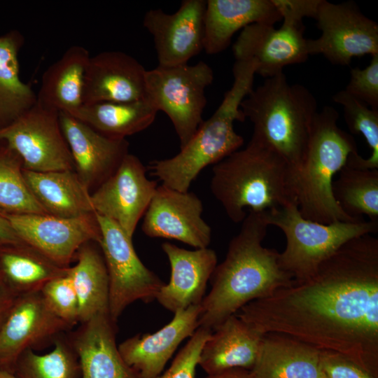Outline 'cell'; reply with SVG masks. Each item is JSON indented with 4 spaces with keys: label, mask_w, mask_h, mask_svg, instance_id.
Returning a JSON list of instances; mask_svg holds the SVG:
<instances>
[{
    "label": "cell",
    "mask_w": 378,
    "mask_h": 378,
    "mask_svg": "<svg viewBox=\"0 0 378 378\" xmlns=\"http://www.w3.org/2000/svg\"><path fill=\"white\" fill-rule=\"evenodd\" d=\"M235 314L263 335L339 353L378 378V239L366 234L349 240L307 279Z\"/></svg>",
    "instance_id": "cell-1"
},
{
    "label": "cell",
    "mask_w": 378,
    "mask_h": 378,
    "mask_svg": "<svg viewBox=\"0 0 378 378\" xmlns=\"http://www.w3.org/2000/svg\"><path fill=\"white\" fill-rule=\"evenodd\" d=\"M320 363L326 378H374L346 356L337 352L321 351Z\"/></svg>",
    "instance_id": "cell-39"
},
{
    "label": "cell",
    "mask_w": 378,
    "mask_h": 378,
    "mask_svg": "<svg viewBox=\"0 0 378 378\" xmlns=\"http://www.w3.org/2000/svg\"><path fill=\"white\" fill-rule=\"evenodd\" d=\"M59 122L74 171L92 192L116 171L129 153V143L105 136L64 112H59Z\"/></svg>",
    "instance_id": "cell-18"
},
{
    "label": "cell",
    "mask_w": 378,
    "mask_h": 378,
    "mask_svg": "<svg viewBox=\"0 0 378 378\" xmlns=\"http://www.w3.org/2000/svg\"><path fill=\"white\" fill-rule=\"evenodd\" d=\"M23 174L34 196L48 214L72 218L94 213L91 192L74 170L42 172L23 169Z\"/></svg>",
    "instance_id": "cell-27"
},
{
    "label": "cell",
    "mask_w": 378,
    "mask_h": 378,
    "mask_svg": "<svg viewBox=\"0 0 378 378\" xmlns=\"http://www.w3.org/2000/svg\"><path fill=\"white\" fill-rule=\"evenodd\" d=\"M76 263L67 274L78 301L79 323L94 316L109 313V281L104 258L99 244L90 241L76 252Z\"/></svg>",
    "instance_id": "cell-28"
},
{
    "label": "cell",
    "mask_w": 378,
    "mask_h": 378,
    "mask_svg": "<svg viewBox=\"0 0 378 378\" xmlns=\"http://www.w3.org/2000/svg\"><path fill=\"white\" fill-rule=\"evenodd\" d=\"M78 356V378H140L122 358L116 344V322L109 313L97 315L67 332Z\"/></svg>",
    "instance_id": "cell-21"
},
{
    "label": "cell",
    "mask_w": 378,
    "mask_h": 378,
    "mask_svg": "<svg viewBox=\"0 0 378 378\" xmlns=\"http://www.w3.org/2000/svg\"><path fill=\"white\" fill-rule=\"evenodd\" d=\"M332 191L341 209L354 218L365 215L378 223V169H360L345 164L332 181Z\"/></svg>",
    "instance_id": "cell-32"
},
{
    "label": "cell",
    "mask_w": 378,
    "mask_h": 378,
    "mask_svg": "<svg viewBox=\"0 0 378 378\" xmlns=\"http://www.w3.org/2000/svg\"><path fill=\"white\" fill-rule=\"evenodd\" d=\"M0 142L19 156L24 169L42 172L74 170L61 128L59 112L38 102L13 123L0 130Z\"/></svg>",
    "instance_id": "cell-10"
},
{
    "label": "cell",
    "mask_w": 378,
    "mask_h": 378,
    "mask_svg": "<svg viewBox=\"0 0 378 378\" xmlns=\"http://www.w3.org/2000/svg\"><path fill=\"white\" fill-rule=\"evenodd\" d=\"M67 269L23 242L0 245V279L18 295L41 290Z\"/></svg>",
    "instance_id": "cell-30"
},
{
    "label": "cell",
    "mask_w": 378,
    "mask_h": 378,
    "mask_svg": "<svg viewBox=\"0 0 378 378\" xmlns=\"http://www.w3.org/2000/svg\"><path fill=\"white\" fill-rule=\"evenodd\" d=\"M338 112L326 106L317 112L301 163L292 174L293 189L301 215L323 224L355 221L334 199L332 184L336 173L351 154L358 153L353 136L337 125Z\"/></svg>",
    "instance_id": "cell-6"
},
{
    "label": "cell",
    "mask_w": 378,
    "mask_h": 378,
    "mask_svg": "<svg viewBox=\"0 0 378 378\" xmlns=\"http://www.w3.org/2000/svg\"><path fill=\"white\" fill-rule=\"evenodd\" d=\"M332 99L343 106L344 120L350 132L361 134L371 149L368 158H363L358 153L351 154L346 164L355 168L378 169V109L371 108L344 90L335 93Z\"/></svg>",
    "instance_id": "cell-35"
},
{
    "label": "cell",
    "mask_w": 378,
    "mask_h": 378,
    "mask_svg": "<svg viewBox=\"0 0 378 378\" xmlns=\"http://www.w3.org/2000/svg\"><path fill=\"white\" fill-rule=\"evenodd\" d=\"M240 108L253 125L251 139L280 155L293 174L302 162L318 112L312 93L290 84L282 72L253 89Z\"/></svg>",
    "instance_id": "cell-5"
},
{
    "label": "cell",
    "mask_w": 378,
    "mask_h": 378,
    "mask_svg": "<svg viewBox=\"0 0 378 378\" xmlns=\"http://www.w3.org/2000/svg\"><path fill=\"white\" fill-rule=\"evenodd\" d=\"M22 242L16 235L10 223L0 210V245Z\"/></svg>",
    "instance_id": "cell-42"
},
{
    "label": "cell",
    "mask_w": 378,
    "mask_h": 378,
    "mask_svg": "<svg viewBox=\"0 0 378 378\" xmlns=\"http://www.w3.org/2000/svg\"><path fill=\"white\" fill-rule=\"evenodd\" d=\"M162 249L169 260L171 275L169 283L162 286L155 300L174 314L200 304L218 264L216 252L208 247L188 250L170 242H164Z\"/></svg>",
    "instance_id": "cell-22"
},
{
    "label": "cell",
    "mask_w": 378,
    "mask_h": 378,
    "mask_svg": "<svg viewBox=\"0 0 378 378\" xmlns=\"http://www.w3.org/2000/svg\"><path fill=\"white\" fill-rule=\"evenodd\" d=\"M344 90L373 109H378V55L372 56L364 69L351 70V78Z\"/></svg>",
    "instance_id": "cell-38"
},
{
    "label": "cell",
    "mask_w": 378,
    "mask_h": 378,
    "mask_svg": "<svg viewBox=\"0 0 378 378\" xmlns=\"http://www.w3.org/2000/svg\"><path fill=\"white\" fill-rule=\"evenodd\" d=\"M71 328L50 309L41 290L18 295L0 328V369L13 372L23 352L53 344Z\"/></svg>",
    "instance_id": "cell-13"
},
{
    "label": "cell",
    "mask_w": 378,
    "mask_h": 378,
    "mask_svg": "<svg viewBox=\"0 0 378 378\" xmlns=\"http://www.w3.org/2000/svg\"><path fill=\"white\" fill-rule=\"evenodd\" d=\"M89 51L80 46L69 47L43 73L37 102L58 112L70 113L83 104V90Z\"/></svg>",
    "instance_id": "cell-26"
},
{
    "label": "cell",
    "mask_w": 378,
    "mask_h": 378,
    "mask_svg": "<svg viewBox=\"0 0 378 378\" xmlns=\"http://www.w3.org/2000/svg\"><path fill=\"white\" fill-rule=\"evenodd\" d=\"M315 19L321 35L307 39L309 55H323L333 64L349 65L354 57L378 55V24L352 1L321 0Z\"/></svg>",
    "instance_id": "cell-11"
},
{
    "label": "cell",
    "mask_w": 378,
    "mask_h": 378,
    "mask_svg": "<svg viewBox=\"0 0 378 378\" xmlns=\"http://www.w3.org/2000/svg\"><path fill=\"white\" fill-rule=\"evenodd\" d=\"M41 292L50 309L59 318L71 328L79 323L78 298L67 272L48 282Z\"/></svg>",
    "instance_id": "cell-36"
},
{
    "label": "cell",
    "mask_w": 378,
    "mask_h": 378,
    "mask_svg": "<svg viewBox=\"0 0 378 378\" xmlns=\"http://www.w3.org/2000/svg\"><path fill=\"white\" fill-rule=\"evenodd\" d=\"M262 336L236 314L231 315L212 330L202 348L198 365L206 374L234 368L251 370Z\"/></svg>",
    "instance_id": "cell-24"
},
{
    "label": "cell",
    "mask_w": 378,
    "mask_h": 378,
    "mask_svg": "<svg viewBox=\"0 0 378 378\" xmlns=\"http://www.w3.org/2000/svg\"><path fill=\"white\" fill-rule=\"evenodd\" d=\"M234 80L214 114L202 122L180 151L171 158L154 160L152 174L162 185L181 192L189 191L192 181L207 166L216 164L244 144L234 129V122L246 118L240 108L244 99L253 89L255 64L250 60H235Z\"/></svg>",
    "instance_id": "cell-4"
},
{
    "label": "cell",
    "mask_w": 378,
    "mask_h": 378,
    "mask_svg": "<svg viewBox=\"0 0 378 378\" xmlns=\"http://www.w3.org/2000/svg\"><path fill=\"white\" fill-rule=\"evenodd\" d=\"M146 171L136 156L128 153L116 171L91 192L94 213L115 222L132 239L158 186Z\"/></svg>",
    "instance_id": "cell-14"
},
{
    "label": "cell",
    "mask_w": 378,
    "mask_h": 378,
    "mask_svg": "<svg viewBox=\"0 0 378 378\" xmlns=\"http://www.w3.org/2000/svg\"><path fill=\"white\" fill-rule=\"evenodd\" d=\"M24 38L18 31L0 36V130L8 126L37 102V94L20 76L18 52Z\"/></svg>",
    "instance_id": "cell-31"
},
{
    "label": "cell",
    "mask_w": 378,
    "mask_h": 378,
    "mask_svg": "<svg viewBox=\"0 0 378 378\" xmlns=\"http://www.w3.org/2000/svg\"><path fill=\"white\" fill-rule=\"evenodd\" d=\"M158 112L144 98L127 102L83 104L69 114L105 136L126 139L150 126Z\"/></svg>",
    "instance_id": "cell-29"
},
{
    "label": "cell",
    "mask_w": 378,
    "mask_h": 378,
    "mask_svg": "<svg viewBox=\"0 0 378 378\" xmlns=\"http://www.w3.org/2000/svg\"><path fill=\"white\" fill-rule=\"evenodd\" d=\"M200 312V304L178 310L172 321L157 332L125 340L118 346L122 358L140 378L159 375L179 344L199 328Z\"/></svg>",
    "instance_id": "cell-20"
},
{
    "label": "cell",
    "mask_w": 378,
    "mask_h": 378,
    "mask_svg": "<svg viewBox=\"0 0 378 378\" xmlns=\"http://www.w3.org/2000/svg\"><path fill=\"white\" fill-rule=\"evenodd\" d=\"M282 20L272 0H207L204 18V50H225L233 35L255 23L274 25Z\"/></svg>",
    "instance_id": "cell-23"
},
{
    "label": "cell",
    "mask_w": 378,
    "mask_h": 378,
    "mask_svg": "<svg viewBox=\"0 0 378 378\" xmlns=\"http://www.w3.org/2000/svg\"><path fill=\"white\" fill-rule=\"evenodd\" d=\"M268 225L266 211H248L211 274V288L200 304L199 327L212 331L250 302L295 281L281 268L279 253L262 245Z\"/></svg>",
    "instance_id": "cell-2"
},
{
    "label": "cell",
    "mask_w": 378,
    "mask_h": 378,
    "mask_svg": "<svg viewBox=\"0 0 378 378\" xmlns=\"http://www.w3.org/2000/svg\"><path fill=\"white\" fill-rule=\"evenodd\" d=\"M146 71L135 58L121 51L90 57L84 77L83 104L144 99Z\"/></svg>",
    "instance_id": "cell-19"
},
{
    "label": "cell",
    "mask_w": 378,
    "mask_h": 378,
    "mask_svg": "<svg viewBox=\"0 0 378 378\" xmlns=\"http://www.w3.org/2000/svg\"><path fill=\"white\" fill-rule=\"evenodd\" d=\"M210 188L235 223L243 221L246 208L266 211L296 203L289 165L272 149L251 139L245 148L214 165Z\"/></svg>",
    "instance_id": "cell-3"
},
{
    "label": "cell",
    "mask_w": 378,
    "mask_h": 378,
    "mask_svg": "<svg viewBox=\"0 0 378 378\" xmlns=\"http://www.w3.org/2000/svg\"><path fill=\"white\" fill-rule=\"evenodd\" d=\"M281 18H288L302 22L305 17L316 18L321 0H272Z\"/></svg>",
    "instance_id": "cell-40"
},
{
    "label": "cell",
    "mask_w": 378,
    "mask_h": 378,
    "mask_svg": "<svg viewBox=\"0 0 378 378\" xmlns=\"http://www.w3.org/2000/svg\"><path fill=\"white\" fill-rule=\"evenodd\" d=\"M320 352L288 335L264 334L251 372L255 378H326Z\"/></svg>",
    "instance_id": "cell-25"
},
{
    "label": "cell",
    "mask_w": 378,
    "mask_h": 378,
    "mask_svg": "<svg viewBox=\"0 0 378 378\" xmlns=\"http://www.w3.org/2000/svg\"><path fill=\"white\" fill-rule=\"evenodd\" d=\"M18 295L0 279V328Z\"/></svg>",
    "instance_id": "cell-41"
},
{
    "label": "cell",
    "mask_w": 378,
    "mask_h": 378,
    "mask_svg": "<svg viewBox=\"0 0 378 378\" xmlns=\"http://www.w3.org/2000/svg\"><path fill=\"white\" fill-rule=\"evenodd\" d=\"M269 225L282 230L286 246L279 264L296 281L312 276L320 264L349 240L377 232L378 223L365 220L319 223L304 218L296 203L266 211Z\"/></svg>",
    "instance_id": "cell-7"
},
{
    "label": "cell",
    "mask_w": 378,
    "mask_h": 378,
    "mask_svg": "<svg viewBox=\"0 0 378 378\" xmlns=\"http://www.w3.org/2000/svg\"><path fill=\"white\" fill-rule=\"evenodd\" d=\"M280 28L255 23L244 27L232 46L235 60H251L255 74L265 78L283 72L284 66L309 57L302 22L284 18Z\"/></svg>",
    "instance_id": "cell-15"
},
{
    "label": "cell",
    "mask_w": 378,
    "mask_h": 378,
    "mask_svg": "<svg viewBox=\"0 0 378 378\" xmlns=\"http://www.w3.org/2000/svg\"><path fill=\"white\" fill-rule=\"evenodd\" d=\"M213 80V70L203 61L146 71L145 98L169 118L181 148L203 122L205 90Z\"/></svg>",
    "instance_id": "cell-8"
},
{
    "label": "cell",
    "mask_w": 378,
    "mask_h": 378,
    "mask_svg": "<svg viewBox=\"0 0 378 378\" xmlns=\"http://www.w3.org/2000/svg\"><path fill=\"white\" fill-rule=\"evenodd\" d=\"M67 332L55 341L54 348L47 354H39L31 349L23 352L13 373L18 378H78V359Z\"/></svg>",
    "instance_id": "cell-33"
},
{
    "label": "cell",
    "mask_w": 378,
    "mask_h": 378,
    "mask_svg": "<svg viewBox=\"0 0 378 378\" xmlns=\"http://www.w3.org/2000/svg\"><path fill=\"white\" fill-rule=\"evenodd\" d=\"M201 378H255L251 370L242 368H234L216 373L206 374Z\"/></svg>",
    "instance_id": "cell-43"
},
{
    "label": "cell",
    "mask_w": 378,
    "mask_h": 378,
    "mask_svg": "<svg viewBox=\"0 0 378 378\" xmlns=\"http://www.w3.org/2000/svg\"><path fill=\"white\" fill-rule=\"evenodd\" d=\"M0 378H18L13 372L0 369Z\"/></svg>",
    "instance_id": "cell-44"
},
{
    "label": "cell",
    "mask_w": 378,
    "mask_h": 378,
    "mask_svg": "<svg viewBox=\"0 0 378 378\" xmlns=\"http://www.w3.org/2000/svg\"><path fill=\"white\" fill-rule=\"evenodd\" d=\"M95 215L101 232L99 245L109 281L108 312L112 320L117 322L132 303L155 300L164 283L141 261L132 238L113 220Z\"/></svg>",
    "instance_id": "cell-9"
},
{
    "label": "cell",
    "mask_w": 378,
    "mask_h": 378,
    "mask_svg": "<svg viewBox=\"0 0 378 378\" xmlns=\"http://www.w3.org/2000/svg\"><path fill=\"white\" fill-rule=\"evenodd\" d=\"M202 200L190 191L158 186L144 216L143 232L150 237L174 239L195 248H207L211 228L202 218Z\"/></svg>",
    "instance_id": "cell-16"
},
{
    "label": "cell",
    "mask_w": 378,
    "mask_h": 378,
    "mask_svg": "<svg viewBox=\"0 0 378 378\" xmlns=\"http://www.w3.org/2000/svg\"><path fill=\"white\" fill-rule=\"evenodd\" d=\"M206 4L205 0H184L172 14L161 9L146 13L143 25L153 36L158 66L188 64L204 50Z\"/></svg>",
    "instance_id": "cell-17"
},
{
    "label": "cell",
    "mask_w": 378,
    "mask_h": 378,
    "mask_svg": "<svg viewBox=\"0 0 378 378\" xmlns=\"http://www.w3.org/2000/svg\"><path fill=\"white\" fill-rule=\"evenodd\" d=\"M211 332L199 327L176 355L170 366L153 378H195L202 348Z\"/></svg>",
    "instance_id": "cell-37"
},
{
    "label": "cell",
    "mask_w": 378,
    "mask_h": 378,
    "mask_svg": "<svg viewBox=\"0 0 378 378\" xmlns=\"http://www.w3.org/2000/svg\"><path fill=\"white\" fill-rule=\"evenodd\" d=\"M19 156L0 142V210L10 214H48L29 188Z\"/></svg>",
    "instance_id": "cell-34"
},
{
    "label": "cell",
    "mask_w": 378,
    "mask_h": 378,
    "mask_svg": "<svg viewBox=\"0 0 378 378\" xmlns=\"http://www.w3.org/2000/svg\"><path fill=\"white\" fill-rule=\"evenodd\" d=\"M3 213L23 243L62 267H70L83 244L90 241L99 244L101 239L94 213L72 218Z\"/></svg>",
    "instance_id": "cell-12"
}]
</instances>
